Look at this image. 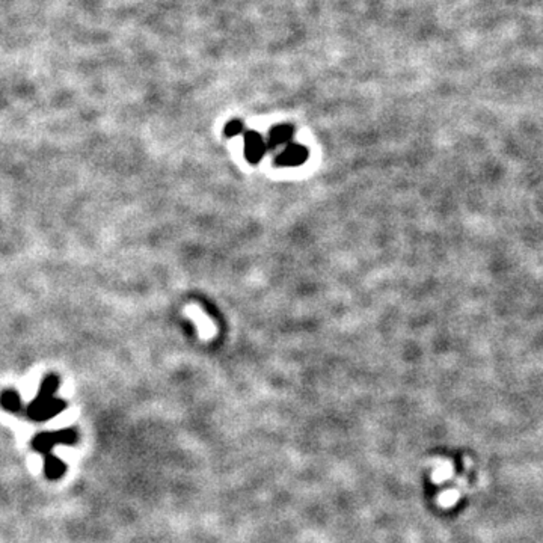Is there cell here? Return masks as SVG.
<instances>
[{
    "label": "cell",
    "instance_id": "obj_1",
    "mask_svg": "<svg viewBox=\"0 0 543 543\" xmlns=\"http://www.w3.org/2000/svg\"><path fill=\"white\" fill-rule=\"evenodd\" d=\"M64 409H65V403L61 400V398L37 397L35 400L29 405L28 414L32 419L35 421H46L61 414Z\"/></svg>",
    "mask_w": 543,
    "mask_h": 543
},
{
    "label": "cell",
    "instance_id": "obj_2",
    "mask_svg": "<svg viewBox=\"0 0 543 543\" xmlns=\"http://www.w3.org/2000/svg\"><path fill=\"white\" fill-rule=\"evenodd\" d=\"M308 157V151L299 143H288L284 151L276 157V163L280 166H297L302 165Z\"/></svg>",
    "mask_w": 543,
    "mask_h": 543
},
{
    "label": "cell",
    "instance_id": "obj_3",
    "mask_svg": "<svg viewBox=\"0 0 543 543\" xmlns=\"http://www.w3.org/2000/svg\"><path fill=\"white\" fill-rule=\"evenodd\" d=\"M265 151V142L257 131H248L245 135V156L249 162L257 163Z\"/></svg>",
    "mask_w": 543,
    "mask_h": 543
},
{
    "label": "cell",
    "instance_id": "obj_4",
    "mask_svg": "<svg viewBox=\"0 0 543 543\" xmlns=\"http://www.w3.org/2000/svg\"><path fill=\"white\" fill-rule=\"evenodd\" d=\"M66 471V465L58 459L56 456H52V454H46V460H44V472H46V477L50 480H58L64 477V474Z\"/></svg>",
    "mask_w": 543,
    "mask_h": 543
},
{
    "label": "cell",
    "instance_id": "obj_5",
    "mask_svg": "<svg viewBox=\"0 0 543 543\" xmlns=\"http://www.w3.org/2000/svg\"><path fill=\"white\" fill-rule=\"evenodd\" d=\"M293 138V127L292 126H287V124H282V126H278L275 127L270 135H269V145L270 147H281V145H285V143L290 142V139Z\"/></svg>",
    "mask_w": 543,
    "mask_h": 543
},
{
    "label": "cell",
    "instance_id": "obj_6",
    "mask_svg": "<svg viewBox=\"0 0 543 543\" xmlns=\"http://www.w3.org/2000/svg\"><path fill=\"white\" fill-rule=\"evenodd\" d=\"M56 444H58L56 436H54V434H50V431H46V434H40L32 441L33 450L38 451V453H42V454H49Z\"/></svg>",
    "mask_w": 543,
    "mask_h": 543
},
{
    "label": "cell",
    "instance_id": "obj_7",
    "mask_svg": "<svg viewBox=\"0 0 543 543\" xmlns=\"http://www.w3.org/2000/svg\"><path fill=\"white\" fill-rule=\"evenodd\" d=\"M0 405L8 412H18L21 409V398L18 393L13 390H6L0 394Z\"/></svg>",
    "mask_w": 543,
    "mask_h": 543
},
{
    "label": "cell",
    "instance_id": "obj_8",
    "mask_svg": "<svg viewBox=\"0 0 543 543\" xmlns=\"http://www.w3.org/2000/svg\"><path fill=\"white\" fill-rule=\"evenodd\" d=\"M58 386H59V379H58V376L49 374L47 378L42 381L41 388H40V393H38L37 397H44V398L54 397V393L58 391Z\"/></svg>",
    "mask_w": 543,
    "mask_h": 543
},
{
    "label": "cell",
    "instance_id": "obj_9",
    "mask_svg": "<svg viewBox=\"0 0 543 543\" xmlns=\"http://www.w3.org/2000/svg\"><path fill=\"white\" fill-rule=\"evenodd\" d=\"M54 436H56V442H61V444L71 446V444H76L77 442V434H76V430H73V429H65V430L56 431Z\"/></svg>",
    "mask_w": 543,
    "mask_h": 543
},
{
    "label": "cell",
    "instance_id": "obj_10",
    "mask_svg": "<svg viewBox=\"0 0 543 543\" xmlns=\"http://www.w3.org/2000/svg\"><path fill=\"white\" fill-rule=\"evenodd\" d=\"M241 131H243V124L237 119L229 121V123L225 126V135L227 136H237V135H240Z\"/></svg>",
    "mask_w": 543,
    "mask_h": 543
}]
</instances>
